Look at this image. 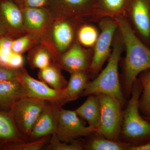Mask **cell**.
Returning a JSON list of instances; mask_svg holds the SVG:
<instances>
[{"label": "cell", "instance_id": "cell-1", "mask_svg": "<svg viewBox=\"0 0 150 150\" xmlns=\"http://www.w3.org/2000/svg\"><path fill=\"white\" fill-rule=\"evenodd\" d=\"M114 19L118 23L126 51L122 64L123 83L124 93L129 97L138 76L150 69V47L135 34L125 17Z\"/></svg>", "mask_w": 150, "mask_h": 150}, {"label": "cell", "instance_id": "cell-2", "mask_svg": "<svg viewBox=\"0 0 150 150\" xmlns=\"http://www.w3.org/2000/svg\"><path fill=\"white\" fill-rule=\"evenodd\" d=\"M124 50L123 39L118 28L107 66L96 77L89 82L81 96L104 94L117 100L122 106L124 105L125 99L121 90L118 73V66Z\"/></svg>", "mask_w": 150, "mask_h": 150}, {"label": "cell", "instance_id": "cell-3", "mask_svg": "<svg viewBox=\"0 0 150 150\" xmlns=\"http://www.w3.org/2000/svg\"><path fill=\"white\" fill-rule=\"evenodd\" d=\"M143 86L139 78L134 81L126 110L123 112L121 135L131 146H140L150 141V121L141 115L139 101Z\"/></svg>", "mask_w": 150, "mask_h": 150}, {"label": "cell", "instance_id": "cell-4", "mask_svg": "<svg viewBox=\"0 0 150 150\" xmlns=\"http://www.w3.org/2000/svg\"><path fill=\"white\" fill-rule=\"evenodd\" d=\"M83 21L55 18L47 35L41 43L51 51L55 63L59 56L69 49L76 41L78 26Z\"/></svg>", "mask_w": 150, "mask_h": 150}, {"label": "cell", "instance_id": "cell-5", "mask_svg": "<svg viewBox=\"0 0 150 150\" xmlns=\"http://www.w3.org/2000/svg\"><path fill=\"white\" fill-rule=\"evenodd\" d=\"M98 22L99 35L93 48V56L88 71L92 79L99 74L103 64L109 59L114 37L118 29V23L112 18H103Z\"/></svg>", "mask_w": 150, "mask_h": 150}, {"label": "cell", "instance_id": "cell-6", "mask_svg": "<svg viewBox=\"0 0 150 150\" xmlns=\"http://www.w3.org/2000/svg\"><path fill=\"white\" fill-rule=\"evenodd\" d=\"M100 104L99 128L96 134L107 139L118 141L121 136L123 123V107L112 97L104 94L96 95Z\"/></svg>", "mask_w": 150, "mask_h": 150}, {"label": "cell", "instance_id": "cell-7", "mask_svg": "<svg viewBox=\"0 0 150 150\" xmlns=\"http://www.w3.org/2000/svg\"><path fill=\"white\" fill-rule=\"evenodd\" d=\"M46 103L45 100L26 97L18 100L11 110L19 132L27 142L33 127Z\"/></svg>", "mask_w": 150, "mask_h": 150}, {"label": "cell", "instance_id": "cell-8", "mask_svg": "<svg viewBox=\"0 0 150 150\" xmlns=\"http://www.w3.org/2000/svg\"><path fill=\"white\" fill-rule=\"evenodd\" d=\"M96 0H50L47 8L55 18L91 21Z\"/></svg>", "mask_w": 150, "mask_h": 150}, {"label": "cell", "instance_id": "cell-9", "mask_svg": "<svg viewBox=\"0 0 150 150\" xmlns=\"http://www.w3.org/2000/svg\"><path fill=\"white\" fill-rule=\"evenodd\" d=\"M125 18L135 34L150 47V0H131Z\"/></svg>", "mask_w": 150, "mask_h": 150}, {"label": "cell", "instance_id": "cell-10", "mask_svg": "<svg viewBox=\"0 0 150 150\" xmlns=\"http://www.w3.org/2000/svg\"><path fill=\"white\" fill-rule=\"evenodd\" d=\"M96 132V129L86 126L75 110H66L62 107L60 109L55 134L60 141L69 143L79 137L92 136Z\"/></svg>", "mask_w": 150, "mask_h": 150}, {"label": "cell", "instance_id": "cell-11", "mask_svg": "<svg viewBox=\"0 0 150 150\" xmlns=\"http://www.w3.org/2000/svg\"><path fill=\"white\" fill-rule=\"evenodd\" d=\"M17 79L21 84L27 97L45 100L62 107L65 104L64 89H54L42 81L35 79L28 74L23 67L20 69Z\"/></svg>", "mask_w": 150, "mask_h": 150}, {"label": "cell", "instance_id": "cell-12", "mask_svg": "<svg viewBox=\"0 0 150 150\" xmlns=\"http://www.w3.org/2000/svg\"><path fill=\"white\" fill-rule=\"evenodd\" d=\"M21 8L25 33L36 35L42 40L55 20L54 15L47 7Z\"/></svg>", "mask_w": 150, "mask_h": 150}, {"label": "cell", "instance_id": "cell-13", "mask_svg": "<svg viewBox=\"0 0 150 150\" xmlns=\"http://www.w3.org/2000/svg\"><path fill=\"white\" fill-rule=\"evenodd\" d=\"M93 56V48H87L76 41L71 47L59 56L56 64L70 74L88 71Z\"/></svg>", "mask_w": 150, "mask_h": 150}, {"label": "cell", "instance_id": "cell-14", "mask_svg": "<svg viewBox=\"0 0 150 150\" xmlns=\"http://www.w3.org/2000/svg\"><path fill=\"white\" fill-rule=\"evenodd\" d=\"M0 28L13 35L26 33L21 8L13 0H0Z\"/></svg>", "mask_w": 150, "mask_h": 150}, {"label": "cell", "instance_id": "cell-15", "mask_svg": "<svg viewBox=\"0 0 150 150\" xmlns=\"http://www.w3.org/2000/svg\"><path fill=\"white\" fill-rule=\"evenodd\" d=\"M62 107L55 103L47 102L33 127L29 141L56 134L59 123V113Z\"/></svg>", "mask_w": 150, "mask_h": 150}, {"label": "cell", "instance_id": "cell-16", "mask_svg": "<svg viewBox=\"0 0 150 150\" xmlns=\"http://www.w3.org/2000/svg\"><path fill=\"white\" fill-rule=\"evenodd\" d=\"M26 97L23 87L17 79L0 82V111H10L18 100Z\"/></svg>", "mask_w": 150, "mask_h": 150}, {"label": "cell", "instance_id": "cell-17", "mask_svg": "<svg viewBox=\"0 0 150 150\" xmlns=\"http://www.w3.org/2000/svg\"><path fill=\"white\" fill-rule=\"evenodd\" d=\"M131 0H96L95 10L91 21L104 17H125Z\"/></svg>", "mask_w": 150, "mask_h": 150}, {"label": "cell", "instance_id": "cell-18", "mask_svg": "<svg viewBox=\"0 0 150 150\" xmlns=\"http://www.w3.org/2000/svg\"><path fill=\"white\" fill-rule=\"evenodd\" d=\"M26 142L19 132L11 111H0V147Z\"/></svg>", "mask_w": 150, "mask_h": 150}, {"label": "cell", "instance_id": "cell-19", "mask_svg": "<svg viewBox=\"0 0 150 150\" xmlns=\"http://www.w3.org/2000/svg\"><path fill=\"white\" fill-rule=\"evenodd\" d=\"M70 74L69 81L66 88L63 90L65 104L81 96L91 79L88 71L78 72Z\"/></svg>", "mask_w": 150, "mask_h": 150}, {"label": "cell", "instance_id": "cell-20", "mask_svg": "<svg viewBox=\"0 0 150 150\" xmlns=\"http://www.w3.org/2000/svg\"><path fill=\"white\" fill-rule=\"evenodd\" d=\"M75 111L81 118L88 122L89 126L96 129L97 131L100 121V108L96 95L88 96L83 104Z\"/></svg>", "mask_w": 150, "mask_h": 150}, {"label": "cell", "instance_id": "cell-21", "mask_svg": "<svg viewBox=\"0 0 150 150\" xmlns=\"http://www.w3.org/2000/svg\"><path fill=\"white\" fill-rule=\"evenodd\" d=\"M62 69L58 64L53 63L48 67L39 70L38 77L40 80L52 88L61 91L66 88L68 81L61 71Z\"/></svg>", "mask_w": 150, "mask_h": 150}, {"label": "cell", "instance_id": "cell-22", "mask_svg": "<svg viewBox=\"0 0 150 150\" xmlns=\"http://www.w3.org/2000/svg\"><path fill=\"white\" fill-rule=\"evenodd\" d=\"M28 60L32 68L39 70L55 63L54 56L49 48L41 43L30 49Z\"/></svg>", "mask_w": 150, "mask_h": 150}, {"label": "cell", "instance_id": "cell-23", "mask_svg": "<svg viewBox=\"0 0 150 150\" xmlns=\"http://www.w3.org/2000/svg\"><path fill=\"white\" fill-rule=\"evenodd\" d=\"M97 134L98 136L92 137L87 143L84 144V150H129L131 146L128 142L110 139Z\"/></svg>", "mask_w": 150, "mask_h": 150}, {"label": "cell", "instance_id": "cell-24", "mask_svg": "<svg viewBox=\"0 0 150 150\" xmlns=\"http://www.w3.org/2000/svg\"><path fill=\"white\" fill-rule=\"evenodd\" d=\"M99 33L98 27L90 23L83 21L78 26L76 40L84 48H93Z\"/></svg>", "mask_w": 150, "mask_h": 150}, {"label": "cell", "instance_id": "cell-25", "mask_svg": "<svg viewBox=\"0 0 150 150\" xmlns=\"http://www.w3.org/2000/svg\"><path fill=\"white\" fill-rule=\"evenodd\" d=\"M143 90L139 101L140 112L143 116L150 118V69L139 75Z\"/></svg>", "mask_w": 150, "mask_h": 150}, {"label": "cell", "instance_id": "cell-26", "mask_svg": "<svg viewBox=\"0 0 150 150\" xmlns=\"http://www.w3.org/2000/svg\"><path fill=\"white\" fill-rule=\"evenodd\" d=\"M40 42V38L36 35L25 33L13 40L12 50L14 53L22 54L38 45Z\"/></svg>", "mask_w": 150, "mask_h": 150}, {"label": "cell", "instance_id": "cell-27", "mask_svg": "<svg viewBox=\"0 0 150 150\" xmlns=\"http://www.w3.org/2000/svg\"><path fill=\"white\" fill-rule=\"evenodd\" d=\"M44 149L46 150H83L85 149L84 144L77 139L69 143L62 142L56 134H54Z\"/></svg>", "mask_w": 150, "mask_h": 150}, {"label": "cell", "instance_id": "cell-28", "mask_svg": "<svg viewBox=\"0 0 150 150\" xmlns=\"http://www.w3.org/2000/svg\"><path fill=\"white\" fill-rule=\"evenodd\" d=\"M48 137H43L34 141L23 143L11 144L4 147L3 149L8 150H39L43 149L48 142Z\"/></svg>", "mask_w": 150, "mask_h": 150}, {"label": "cell", "instance_id": "cell-29", "mask_svg": "<svg viewBox=\"0 0 150 150\" xmlns=\"http://www.w3.org/2000/svg\"><path fill=\"white\" fill-rule=\"evenodd\" d=\"M13 40L9 36L0 37V65L7 67L9 59L13 53Z\"/></svg>", "mask_w": 150, "mask_h": 150}, {"label": "cell", "instance_id": "cell-30", "mask_svg": "<svg viewBox=\"0 0 150 150\" xmlns=\"http://www.w3.org/2000/svg\"><path fill=\"white\" fill-rule=\"evenodd\" d=\"M20 69H14L0 65V82L17 79Z\"/></svg>", "mask_w": 150, "mask_h": 150}, {"label": "cell", "instance_id": "cell-31", "mask_svg": "<svg viewBox=\"0 0 150 150\" xmlns=\"http://www.w3.org/2000/svg\"><path fill=\"white\" fill-rule=\"evenodd\" d=\"M24 59L22 54L13 52L9 59L7 67L14 69H20L23 67Z\"/></svg>", "mask_w": 150, "mask_h": 150}, {"label": "cell", "instance_id": "cell-32", "mask_svg": "<svg viewBox=\"0 0 150 150\" xmlns=\"http://www.w3.org/2000/svg\"><path fill=\"white\" fill-rule=\"evenodd\" d=\"M50 0H22L18 5L21 8L47 7Z\"/></svg>", "mask_w": 150, "mask_h": 150}, {"label": "cell", "instance_id": "cell-33", "mask_svg": "<svg viewBox=\"0 0 150 150\" xmlns=\"http://www.w3.org/2000/svg\"><path fill=\"white\" fill-rule=\"evenodd\" d=\"M129 150H150V141L140 146H131Z\"/></svg>", "mask_w": 150, "mask_h": 150}, {"label": "cell", "instance_id": "cell-34", "mask_svg": "<svg viewBox=\"0 0 150 150\" xmlns=\"http://www.w3.org/2000/svg\"><path fill=\"white\" fill-rule=\"evenodd\" d=\"M13 1H14L15 2H16L18 4H19L22 1V0H13Z\"/></svg>", "mask_w": 150, "mask_h": 150}, {"label": "cell", "instance_id": "cell-35", "mask_svg": "<svg viewBox=\"0 0 150 150\" xmlns=\"http://www.w3.org/2000/svg\"><path fill=\"white\" fill-rule=\"evenodd\" d=\"M143 117H144L145 118H146V119H147L148 120H149L150 121V118H147V117H145V116H143Z\"/></svg>", "mask_w": 150, "mask_h": 150}, {"label": "cell", "instance_id": "cell-36", "mask_svg": "<svg viewBox=\"0 0 150 150\" xmlns=\"http://www.w3.org/2000/svg\"><path fill=\"white\" fill-rule=\"evenodd\" d=\"M1 28H0V37H1Z\"/></svg>", "mask_w": 150, "mask_h": 150}]
</instances>
